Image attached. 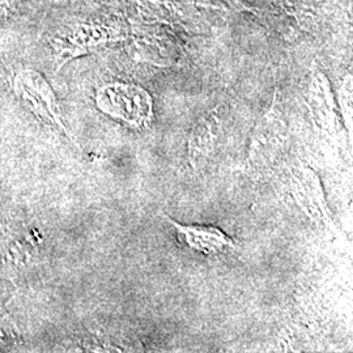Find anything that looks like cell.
Wrapping results in <instances>:
<instances>
[{
  "instance_id": "obj_2",
  "label": "cell",
  "mask_w": 353,
  "mask_h": 353,
  "mask_svg": "<svg viewBox=\"0 0 353 353\" xmlns=\"http://www.w3.org/2000/svg\"><path fill=\"white\" fill-rule=\"evenodd\" d=\"M287 140V123L280 113L276 99L252 131L250 161L265 165L274 161Z\"/></svg>"
},
{
  "instance_id": "obj_6",
  "label": "cell",
  "mask_w": 353,
  "mask_h": 353,
  "mask_svg": "<svg viewBox=\"0 0 353 353\" xmlns=\"http://www.w3.org/2000/svg\"><path fill=\"white\" fill-rule=\"evenodd\" d=\"M310 108L318 123L325 127L334 126L336 122L335 106L328 88V81L323 75H316L312 83Z\"/></svg>"
},
{
  "instance_id": "obj_1",
  "label": "cell",
  "mask_w": 353,
  "mask_h": 353,
  "mask_svg": "<svg viewBox=\"0 0 353 353\" xmlns=\"http://www.w3.org/2000/svg\"><path fill=\"white\" fill-rule=\"evenodd\" d=\"M97 105L103 113L134 128H148L153 121L151 94L140 85L115 83L97 93Z\"/></svg>"
},
{
  "instance_id": "obj_4",
  "label": "cell",
  "mask_w": 353,
  "mask_h": 353,
  "mask_svg": "<svg viewBox=\"0 0 353 353\" xmlns=\"http://www.w3.org/2000/svg\"><path fill=\"white\" fill-rule=\"evenodd\" d=\"M220 131V115L210 112L194 126L189 138V159L192 168H198L214 151Z\"/></svg>"
},
{
  "instance_id": "obj_7",
  "label": "cell",
  "mask_w": 353,
  "mask_h": 353,
  "mask_svg": "<svg viewBox=\"0 0 353 353\" xmlns=\"http://www.w3.org/2000/svg\"><path fill=\"white\" fill-rule=\"evenodd\" d=\"M339 101L341 103V110H343L344 117L347 119H348V117L351 118V114H352V108H351V102H352V79H351V76L347 77L345 83L341 87Z\"/></svg>"
},
{
  "instance_id": "obj_5",
  "label": "cell",
  "mask_w": 353,
  "mask_h": 353,
  "mask_svg": "<svg viewBox=\"0 0 353 353\" xmlns=\"http://www.w3.org/2000/svg\"><path fill=\"white\" fill-rule=\"evenodd\" d=\"M293 192L300 195V203L312 219L328 220L318 176L310 169L293 174Z\"/></svg>"
},
{
  "instance_id": "obj_3",
  "label": "cell",
  "mask_w": 353,
  "mask_h": 353,
  "mask_svg": "<svg viewBox=\"0 0 353 353\" xmlns=\"http://www.w3.org/2000/svg\"><path fill=\"white\" fill-rule=\"evenodd\" d=\"M165 219L176 229L179 242L204 256H217L236 246L225 232L214 225H182L168 216Z\"/></svg>"
}]
</instances>
